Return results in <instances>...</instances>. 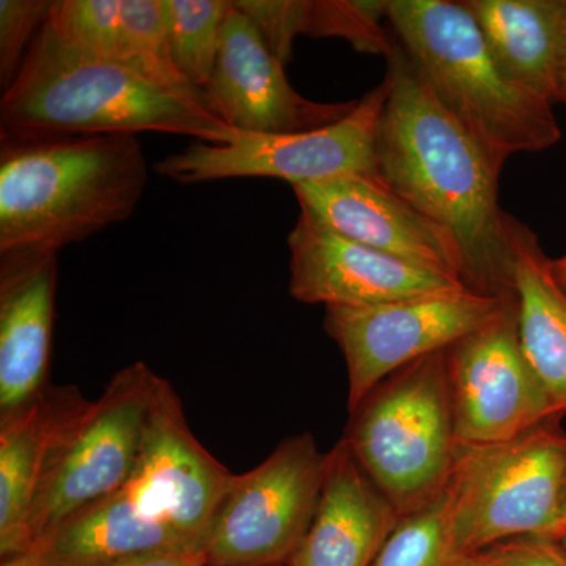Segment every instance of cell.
<instances>
[{"mask_svg": "<svg viewBox=\"0 0 566 566\" xmlns=\"http://www.w3.org/2000/svg\"><path fill=\"white\" fill-rule=\"evenodd\" d=\"M112 566H207L203 551H170L129 558Z\"/></svg>", "mask_w": 566, "mask_h": 566, "instance_id": "28", "label": "cell"}, {"mask_svg": "<svg viewBox=\"0 0 566 566\" xmlns=\"http://www.w3.org/2000/svg\"><path fill=\"white\" fill-rule=\"evenodd\" d=\"M163 378L136 363L112 376L52 458L25 526L24 556L136 471Z\"/></svg>", "mask_w": 566, "mask_h": 566, "instance_id": "8", "label": "cell"}, {"mask_svg": "<svg viewBox=\"0 0 566 566\" xmlns=\"http://www.w3.org/2000/svg\"><path fill=\"white\" fill-rule=\"evenodd\" d=\"M387 21L436 99L497 166L560 140L553 104L505 76L463 3L390 0Z\"/></svg>", "mask_w": 566, "mask_h": 566, "instance_id": "5", "label": "cell"}, {"mask_svg": "<svg viewBox=\"0 0 566 566\" xmlns=\"http://www.w3.org/2000/svg\"><path fill=\"white\" fill-rule=\"evenodd\" d=\"M446 367L457 444H501L558 419L521 346L516 297L447 348Z\"/></svg>", "mask_w": 566, "mask_h": 566, "instance_id": "12", "label": "cell"}, {"mask_svg": "<svg viewBox=\"0 0 566 566\" xmlns=\"http://www.w3.org/2000/svg\"><path fill=\"white\" fill-rule=\"evenodd\" d=\"M386 57L376 175L455 240L469 290L516 297L513 218L499 203L502 167L436 99L400 43Z\"/></svg>", "mask_w": 566, "mask_h": 566, "instance_id": "1", "label": "cell"}, {"mask_svg": "<svg viewBox=\"0 0 566 566\" xmlns=\"http://www.w3.org/2000/svg\"><path fill=\"white\" fill-rule=\"evenodd\" d=\"M282 566H286V565H282Z\"/></svg>", "mask_w": 566, "mask_h": 566, "instance_id": "34", "label": "cell"}, {"mask_svg": "<svg viewBox=\"0 0 566 566\" xmlns=\"http://www.w3.org/2000/svg\"><path fill=\"white\" fill-rule=\"evenodd\" d=\"M92 400L74 386L48 385L0 416V557L24 556L25 526L41 480L71 427Z\"/></svg>", "mask_w": 566, "mask_h": 566, "instance_id": "17", "label": "cell"}, {"mask_svg": "<svg viewBox=\"0 0 566 566\" xmlns=\"http://www.w3.org/2000/svg\"><path fill=\"white\" fill-rule=\"evenodd\" d=\"M464 566H566V549L554 536H515L468 557Z\"/></svg>", "mask_w": 566, "mask_h": 566, "instance_id": "27", "label": "cell"}, {"mask_svg": "<svg viewBox=\"0 0 566 566\" xmlns=\"http://www.w3.org/2000/svg\"><path fill=\"white\" fill-rule=\"evenodd\" d=\"M510 81L560 103L566 77V0H463Z\"/></svg>", "mask_w": 566, "mask_h": 566, "instance_id": "19", "label": "cell"}, {"mask_svg": "<svg viewBox=\"0 0 566 566\" xmlns=\"http://www.w3.org/2000/svg\"><path fill=\"white\" fill-rule=\"evenodd\" d=\"M115 62L166 88L199 99L205 96L188 84L170 52L166 0H122L120 35Z\"/></svg>", "mask_w": 566, "mask_h": 566, "instance_id": "22", "label": "cell"}, {"mask_svg": "<svg viewBox=\"0 0 566 566\" xmlns=\"http://www.w3.org/2000/svg\"><path fill=\"white\" fill-rule=\"evenodd\" d=\"M558 422L501 444H458L446 495L461 560L515 536H554L566 490V431Z\"/></svg>", "mask_w": 566, "mask_h": 566, "instance_id": "7", "label": "cell"}, {"mask_svg": "<svg viewBox=\"0 0 566 566\" xmlns=\"http://www.w3.org/2000/svg\"><path fill=\"white\" fill-rule=\"evenodd\" d=\"M122 0H57L46 25L74 50L115 62L120 35Z\"/></svg>", "mask_w": 566, "mask_h": 566, "instance_id": "25", "label": "cell"}, {"mask_svg": "<svg viewBox=\"0 0 566 566\" xmlns=\"http://www.w3.org/2000/svg\"><path fill=\"white\" fill-rule=\"evenodd\" d=\"M293 191L301 212L326 229L464 283L455 240L398 197L378 175H342L294 185Z\"/></svg>", "mask_w": 566, "mask_h": 566, "instance_id": "15", "label": "cell"}, {"mask_svg": "<svg viewBox=\"0 0 566 566\" xmlns=\"http://www.w3.org/2000/svg\"><path fill=\"white\" fill-rule=\"evenodd\" d=\"M232 472L208 452L163 378L147 441L128 482L62 524L24 558L31 566H112L170 551H203Z\"/></svg>", "mask_w": 566, "mask_h": 566, "instance_id": "2", "label": "cell"}, {"mask_svg": "<svg viewBox=\"0 0 566 566\" xmlns=\"http://www.w3.org/2000/svg\"><path fill=\"white\" fill-rule=\"evenodd\" d=\"M51 6L48 0H0V85L3 91L20 73Z\"/></svg>", "mask_w": 566, "mask_h": 566, "instance_id": "26", "label": "cell"}, {"mask_svg": "<svg viewBox=\"0 0 566 566\" xmlns=\"http://www.w3.org/2000/svg\"><path fill=\"white\" fill-rule=\"evenodd\" d=\"M326 453L311 433L290 436L244 474H233L212 521L207 566L289 564L314 520Z\"/></svg>", "mask_w": 566, "mask_h": 566, "instance_id": "10", "label": "cell"}, {"mask_svg": "<svg viewBox=\"0 0 566 566\" xmlns=\"http://www.w3.org/2000/svg\"><path fill=\"white\" fill-rule=\"evenodd\" d=\"M560 103H565L566 104V77H565L564 91H562Z\"/></svg>", "mask_w": 566, "mask_h": 566, "instance_id": "33", "label": "cell"}, {"mask_svg": "<svg viewBox=\"0 0 566 566\" xmlns=\"http://www.w3.org/2000/svg\"><path fill=\"white\" fill-rule=\"evenodd\" d=\"M465 560L457 556L453 547L444 493L422 512L401 516L371 566H464Z\"/></svg>", "mask_w": 566, "mask_h": 566, "instance_id": "24", "label": "cell"}, {"mask_svg": "<svg viewBox=\"0 0 566 566\" xmlns=\"http://www.w3.org/2000/svg\"><path fill=\"white\" fill-rule=\"evenodd\" d=\"M289 248L290 294L304 304L368 307L468 289L455 275L356 243L303 212Z\"/></svg>", "mask_w": 566, "mask_h": 566, "instance_id": "13", "label": "cell"}, {"mask_svg": "<svg viewBox=\"0 0 566 566\" xmlns=\"http://www.w3.org/2000/svg\"><path fill=\"white\" fill-rule=\"evenodd\" d=\"M387 96L385 80L342 120L301 133H238L230 144L196 140L166 156L155 170L181 185L266 177L294 186L349 174L376 175V140Z\"/></svg>", "mask_w": 566, "mask_h": 566, "instance_id": "9", "label": "cell"}, {"mask_svg": "<svg viewBox=\"0 0 566 566\" xmlns=\"http://www.w3.org/2000/svg\"><path fill=\"white\" fill-rule=\"evenodd\" d=\"M557 538L560 539L562 546L566 549V532L565 534L558 535Z\"/></svg>", "mask_w": 566, "mask_h": 566, "instance_id": "32", "label": "cell"}, {"mask_svg": "<svg viewBox=\"0 0 566 566\" xmlns=\"http://www.w3.org/2000/svg\"><path fill=\"white\" fill-rule=\"evenodd\" d=\"M400 517L340 439L326 453L314 520L286 566H371Z\"/></svg>", "mask_w": 566, "mask_h": 566, "instance_id": "18", "label": "cell"}, {"mask_svg": "<svg viewBox=\"0 0 566 566\" xmlns=\"http://www.w3.org/2000/svg\"><path fill=\"white\" fill-rule=\"evenodd\" d=\"M147 182L137 136L0 142V256L59 253L126 221Z\"/></svg>", "mask_w": 566, "mask_h": 566, "instance_id": "4", "label": "cell"}, {"mask_svg": "<svg viewBox=\"0 0 566 566\" xmlns=\"http://www.w3.org/2000/svg\"><path fill=\"white\" fill-rule=\"evenodd\" d=\"M342 441L398 515L444 495L457 457L446 349L395 371L349 411Z\"/></svg>", "mask_w": 566, "mask_h": 566, "instance_id": "6", "label": "cell"}, {"mask_svg": "<svg viewBox=\"0 0 566 566\" xmlns=\"http://www.w3.org/2000/svg\"><path fill=\"white\" fill-rule=\"evenodd\" d=\"M140 133L230 144L238 132L199 99L169 92L117 62L74 50L44 22L0 102V142Z\"/></svg>", "mask_w": 566, "mask_h": 566, "instance_id": "3", "label": "cell"}, {"mask_svg": "<svg viewBox=\"0 0 566 566\" xmlns=\"http://www.w3.org/2000/svg\"><path fill=\"white\" fill-rule=\"evenodd\" d=\"M566 532V490L564 495V502H562L560 515H558V523L556 532H554V538L558 535L565 534Z\"/></svg>", "mask_w": 566, "mask_h": 566, "instance_id": "30", "label": "cell"}, {"mask_svg": "<svg viewBox=\"0 0 566 566\" xmlns=\"http://www.w3.org/2000/svg\"><path fill=\"white\" fill-rule=\"evenodd\" d=\"M551 271L560 289L566 293V255L560 259L551 260Z\"/></svg>", "mask_w": 566, "mask_h": 566, "instance_id": "29", "label": "cell"}, {"mask_svg": "<svg viewBox=\"0 0 566 566\" xmlns=\"http://www.w3.org/2000/svg\"><path fill=\"white\" fill-rule=\"evenodd\" d=\"M0 566H31L24 558H11V560H3Z\"/></svg>", "mask_w": 566, "mask_h": 566, "instance_id": "31", "label": "cell"}, {"mask_svg": "<svg viewBox=\"0 0 566 566\" xmlns=\"http://www.w3.org/2000/svg\"><path fill=\"white\" fill-rule=\"evenodd\" d=\"M229 0H166L170 52L182 80L202 93L214 73Z\"/></svg>", "mask_w": 566, "mask_h": 566, "instance_id": "23", "label": "cell"}, {"mask_svg": "<svg viewBox=\"0 0 566 566\" xmlns=\"http://www.w3.org/2000/svg\"><path fill=\"white\" fill-rule=\"evenodd\" d=\"M517 333L528 364L545 387L554 415L566 416V293L536 234L512 221Z\"/></svg>", "mask_w": 566, "mask_h": 566, "instance_id": "20", "label": "cell"}, {"mask_svg": "<svg viewBox=\"0 0 566 566\" xmlns=\"http://www.w3.org/2000/svg\"><path fill=\"white\" fill-rule=\"evenodd\" d=\"M506 301L465 289L368 307H326L324 331L348 371V411L395 371L491 322Z\"/></svg>", "mask_w": 566, "mask_h": 566, "instance_id": "11", "label": "cell"}, {"mask_svg": "<svg viewBox=\"0 0 566 566\" xmlns=\"http://www.w3.org/2000/svg\"><path fill=\"white\" fill-rule=\"evenodd\" d=\"M208 109L238 133L282 134L342 120L356 102L318 103L294 91L259 29L232 3L214 73L205 91Z\"/></svg>", "mask_w": 566, "mask_h": 566, "instance_id": "14", "label": "cell"}, {"mask_svg": "<svg viewBox=\"0 0 566 566\" xmlns=\"http://www.w3.org/2000/svg\"><path fill=\"white\" fill-rule=\"evenodd\" d=\"M282 63L292 61L297 36L344 39L359 52L389 54L394 41L382 28L389 2L365 0H237Z\"/></svg>", "mask_w": 566, "mask_h": 566, "instance_id": "21", "label": "cell"}, {"mask_svg": "<svg viewBox=\"0 0 566 566\" xmlns=\"http://www.w3.org/2000/svg\"><path fill=\"white\" fill-rule=\"evenodd\" d=\"M57 256H0V416L28 405L50 385Z\"/></svg>", "mask_w": 566, "mask_h": 566, "instance_id": "16", "label": "cell"}]
</instances>
